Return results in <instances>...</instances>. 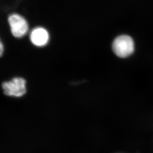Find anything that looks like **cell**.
I'll use <instances>...</instances> for the list:
<instances>
[{
  "mask_svg": "<svg viewBox=\"0 0 153 153\" xmlns=\"http://www.w3.org/2000/svg\"><path fill=\"white\" fill-rule=\"evenodd\" d=\"M9 22L12 34L15 37H22L28 32V22L20 15L16 13L10 15L9 17Z\"/></svg>",
  "mask_w": 153,
  "mask_h": 153,
  "instance_id": "3957f363",
  "label": "cell"
},
{
  "mask_svg": "<svg viewBox=\"0 0 153 153\" xmlns=\"http://www.w3.org/2000/svg\"><path fill=\"white\" fill-rule=\"evenodd\" d=\"M4 51V45H3L2 42L0 40V57L2 56Z\"/></svg>",
  "mask_w": 153,
  "mask_h": 153,
  "instance_id": "5b68a950",
  "label": "cell"
},
{
  "mask_svg": "<svg viewBox=\"0 0 153 153\" xmlns=\"http://www.w3.org/2000/svg\"><path fill=\"white\" fill-rule=\"evenodd\" d=\"M134 43L130 36L122 35L114 40L113 43V51L120 58H126L134 51Z\"/></svg>",
  "mask_w": 153,
  "mask_h": 153,
  "instance_id": "7a4b0ae2",
  "label": "cell"
},
{
  "mask_svg": "<svg viewBox=\"0 0 153 153\" xmlns=\"http://www.w3.org/2000/svg\"><path fill=\"white\" fill-rule=\"evenodd\" d=\"M49 39V34L44 28H36L31 32V41L36 46H45L48 42Z\"/></svg>",
  "mask_w": 153,
  "mask_h": 153,
  "instance_id": "277c9868",
  "label": "cell"
},
{
  "mask_svg": "<svg viewBox=\"0 0 153 153\" xmlns=\"http://www.w3.org/2000/svg\"><path fill=\"white\" fill-rule=\"evenodd\" d=\"M4 95L9 97L20 98L26 93V81L22 77H16L2 84Z\"/></svg>",
  "mask_w": 153,
  "mask_h": 153,
  "instance_id": "6da1fadb",
  "label": "cell"
}]
</instances>
